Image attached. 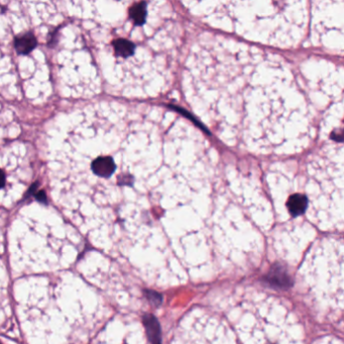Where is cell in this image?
<instances>
[{"label":"cell","instance_id":"6da1fadb","mask_svg":"<svg viewBox=\"0 0 344 344\" xmlns=\"http://www.w3.org/2000/svg\"><path fill=\"white\" fill-rule=\"evenodd\" d=\"M91 170L96 176L108 179L115 172L116 165L111 157H98L92 162Z\"/></svg>","mask_w":344,"mask_h":344},{"label":"cell","instance_id":"7a4b0ae2","mask_svg":"<svg viewBox=\"0 0 344 344\" xmlns=\"http://www.w3.org/2000/svg\"><path fill=\"white\" fill-rule=\"evenodd\" d=\"M38 47V40L36 36L28 32L14 38V49L18 55L25 56L31 54Z\"/></svg>","mask_w":344,"mask_h":344},{"label":"cell","instance_id":"3957f363","mask_svg":"<svg viewBox=\"0 0 344 344\" xmlns=\"http://www.w3.org/2000/svg\"><path fill=\"white\" fill-rule=\"evenodd\" d=\"M287 207L293 216H300L304 214L308 207V199L305 195L294 194L288 199Z\"/></svg>","mask_w":344,"mask_h":344},{"label":"cell","instance_id":"277c9868","mask_svg":"<svg viewBox=\"0 0 344 344\" xmlns=\"http://www.w3.org/2000/svg\"><path fill=\"white\" fill-rule=\"evenodd\" d=\"M112 46L114 49V54L116 57H120V58H128L134 54L135 46L132 42L125 40V39H118L112 42Z\"/></svg>","mask_w":344,"mask_h":344},{"label":"cell","instance_id":"5b68a950","mask_svg":"<svg viewBox=\"0 0 344 344\" xmlns=\"http://www.w3.org/2000/svg\"><path fill=\"white\" fill-rule=\"evenodd\" d=\"M147 2L141 1L138 3L133 4L129 8V17L133 21L135 25H142L146 22L147 19V14H148V9H147Z\"/></svg>","mask_w":344,"mask_h":344},{"label":"cell","instance_id":"8992f818","mask_svg":"<svg viewBox=\"0 0 344 344\" xmlns=\"http://www.w3.org/2000/svg\"><path fill=\"white\" fill-rule=\"evenodd\" d=\"M133 183V178L130 175H120L117 179V184L119 186H131Z\"/></svg>","mask_w":344,"mask_h":344},{"label":"cell","instance_id":"52a82bcc","mask_svg":"<svg viewBox=\"0 0 344 344\" xmlns=\"http://www.w3.org/2000/svg\"><path fill=\"white\" fill-rule=\"evenodd\" d=\"M34 196H35V198H36V200H37L38 202H40L42 204H45V205H48V196H47L45 190L38 191Z\"/></svg>","mask_w":344,"mask_h":344},{"label":"cell","instance_id":"ba28073f","mask_svg":"<svg viewBox=\"0 0 344 344\" xmlns=\"http://www.w3.org/2000/svg\"><path fill=\"white\" fill-rule=\"evenodd\" d=\"M39 186H40V181H36L35 183H33L31 185V187L28 188V190L26 191V193L24 194V199H27L28 197H31V196H34L37 192H38V189H39Z\"/></svg>","mask_w":344,"mask_h":344},{"label":"cell","instance_id":"9c48e42d","mask_svg":"<svg viewBox=\"0 0 344 344\" xmlns=\"http://www.w3.org/2000/svg\"><path fill=\"white\" fill-rule=\"evenodd\" d=\"M5 183H6V176L4 171L0 169V190L3 189L5 187Z\"/></svg>","mask_w":344,"mask_h":344}]
</instances>
